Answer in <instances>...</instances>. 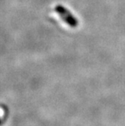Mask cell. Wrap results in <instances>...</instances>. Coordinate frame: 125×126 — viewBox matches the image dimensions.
I'll return each instance as SVG.
<instances>
[{"mask_svg":"<svg viewBox=\"0 0 125 126\" xmlns=\"http://www.w3.org/2000/svg\"><path fill=\"white\" fill-rule=\"evenodd\" d=\"M55 11H56V12L59 15V16L62 18L66 23L68 24L71 27H73V28L76 27L77 25H78V21H77L76 19L69 12V11L66 9L65 7L58 5V6L55 7Z\"/></svg>","mask_w":125,"mask_h":126,"instance_id":"6da1fadb","label":"cell"}]
</instances>
